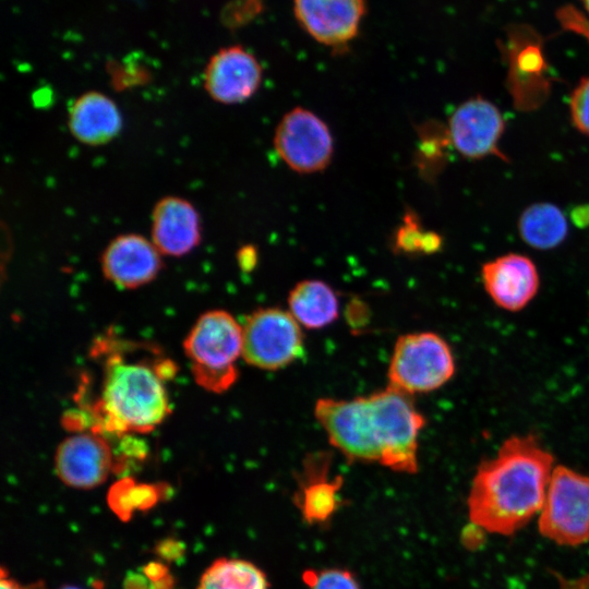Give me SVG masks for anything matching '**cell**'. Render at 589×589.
<instances>
[{
    "mask_svg": "<svg viewBox=\"0 0 589 589\" xmlns=\"http://www.w3.org/2000/svg\"><path fill=\"white\" fill-rule=\"evenodd\" d=\"M314 418L329 444L350 462H377L416 473L423 414L410 395L392 386L351 399L320 398Z\"/></svg>",
    "mask_w": 589,
    "mask_h": 589,
    "instance_id": "obj_1",
    "label": "cell"
},
{
    "mask_svg": "<svg viewBox=\"0 0 589 589\" xmlns=\"http://www.w3.org/2000/svg\"><path fill=\"white\" fill-rule=\"evenodd\" d=\"M553 456L536 436L513 435L477 468L467 498L471 524L510 536L541 512Z\"/></svg>",
    "mask_w": 589,
    "mask_h": 589,
    "instance_id": "obj_2",
    "label": "cell"
},
{
    "mask_svg": "<svg viewBox=\"0 0 589 589\" xmlns=\"http://www.w3.org/2000/svg\"><path fill=\"white\" fill-rule=\"evenodd\" d=\"M175 373L171 362L151 365L111 354L105 363L101 394L96 402L101 426L108 432H148L169 413L164 381Z\"/></svg>",
    "mask_w": 589,
    "mask_h": 589,
    "instance_id": "obj_3",
    "label": "cell"
},
{
    "mask_svg": "<svg viewBox=\"0 0 589 589\" xmlns=\"http://www.w3.org/2000/svg\"><path fill=\"white\" fill-rule=\"evenodd\" d=\"M183 348L196 383L209 392H225L238 377L242 325L226 311L205 312L188 334Z\"/></svg>",
    "mask_w": 589,
    "mask_h": 589,
    "instance_id": "obj_4",
    "label": "cell"
},
{
    "mask_svg": "<svg viewBox=\"0 0 589 589\" xmlns=\"http://www.w3.org/2000/svg\"><path fill=\"white\" fill-rule=\"evenodd\" d=\"M449 345L432 332L398 337L387 370L388 386L410 396L430 393L445 385L455 373Z\"/></svg>",
    "mask_w": 589,
    "mask_h": 589,
    "instance_id": "obj_5",
    "label": "cell"
},
{
    "mask_svg": "<svg viewBox=\"0 0 589 589\" xmlns=\"http://www.w3.org/2000/svg\"><path fill=\"white\" fill-rule=\"evenodd\" d=\"M538 528L560 545L578 546L589 541V476L565 466L553 469Z\"/></svg>",
    "mask_w": 589,
    "mask_h": 589,
    "instance_id": "obj_6",
    "label": "cell"
},
{
    "mask_svg": "<svg viewBox=\"0 0 589 589\" xmlns=\"http://www.w3.org/2000/svg\"><path fill=\"white\" fill-rule=\"evenodd\" d=\"M303 352L301 325L291 313L279 308H261L242 325V358L265 371L284 369Z\"/></svg>",
    "mask_w": 589,
    "mask_h": 589,
    "instance_id": "obj_7",
    "label": "cell"
},
{
    "mask_svg": "<svg viewBox=\"0 0 589 589\" xmlns=\"http://www.w3.org/2000/svg\"><path fill=\"white\" fill-rule=\"evenodd\" d=\"M273 145L283 163L299 175L324 171L334 156V137L327 123L312 110L297 106L276 125Z\"/></svg>",
    "mask_w": 589,
    "mask_h": 589,
    "instance_id": "obj_8",
    "label": "cell"
},
{
    "mask_svg": "<svg viewBox=\"0 0 589 589\" xmlns=\"http://www.w3.org/2000/svg\"><path fill=\"white\" fill-rule=\"evenodd\" d=\"M263 81L257 58L239 45L217 50L203 71V87L208 97L221 105H238L252 98Z\"/></svg>",
    "mask_w": 589,
    "mask_h": 589,
    "instance_id": "obj_9",
    "label": "cell"
},
{
    "mask_svg": "<svg viewBox=\"0 0 589 589\" xmlns=\"http://www.w3.org/2000/svg\"><path fill=\"white\" fill-rule=\"evenodd\" d=\"M505 122L500 109L480 96L461 103L448 119V137L454 148L468 159L497 156Z\"/></svg>",
    "mask_w": 589,
    "mask_h": 589,
    "instance_id": "obj_10",
    "label": "cell"
},
{
    "mask_svg": "<svg viewBox=\"0 0 589 589\" xmlns=\"http://www.w3.org/2000/svg\"><path fill=\"white\" fill-rule=\"evenodd\" d=\"M366 0H293L299 25L315 41L341 51L358 36Z\"/></svg>",
    "mask_w": 589,
    "mask_h": 589,
    "instance_id": "obj_11",
    "label": "cell"
},
{
    "mask_svg": "<svg viewBox=\"0 0 589 589\" xmlns=\"http://www.w3.org/2000/svg\"><path fill=\"white\" fill-rule=\"evenodd\" d=\"M163 254L151 238L136 232L113 237L100 254L104 277L122 289L152 283L163 268Z\"/></svg>",
    "mask_w": 589,
    "mask_h": 589,
    "instance_id": "obj_12",
    "label": "cell"
},
{
    "mask_svg": "<svg viewBox=\"0 0 589 589\" xmlns=\"http://www.w3.org/2000/svg\"><path fill=\"white\" fill-rule=\"evenodd\" d=\"M55 469L64 484L92 489L100 485L113 470V453L99 433L75 434L58 446Z\"/></svg>",
    "mask_w": 589,
    "mask_h": 589,
    "instance_id": "obj_13",
    "label": "cell"
},
{
    "mask_svg": "<svg viewBox=\"0 0 589 589\" xmlns=\"http://www.w3.org/2000/svg\"><path fill=\"white\" fill-rule=\"evenodd\" d=\"M202 219L195 205L179 195H165L151 213V240L164 256L181 257L202 242Z\"/></svg>",
    "mask_w": 589,
    "mask_h": 589,
    "instance_id": "obj_14",
    "label": "cell"
},
{
    "mask_svg": "<svg viewBox=\"0 0 589 589\" xmlns=\"http://www.w3.org/2000/svg\"><path fill=\"white\" fill-rule=\"evenodd\" d=\"M481 278L492 301L512 312L524 309L534 298L540 285L534 263L518 253H508L484 263Z\"/></svg>",
    "mask_w": 589,
    "mask_h": 589,
    "instance_id": "obj_15",
    "label": "cell"
},
{
    "mask_svg": "<svg viewBox=\"0 0 589 589\" xmlns=\"http://www.w3.org/2000/svg\"><path fill=\"white\" fill-rule=\"evenodd\" d=\"M67 125L79 143L97 147L113 141L123 128V117L117 103L100 91H87L70 105Z\"/></svg>",
    "mask_w": 589,
    "mask_h": 589,
    "instance_id": "obj_16",
    "label": "cell"
},
{
    "mask_svg": "<svg viewBox=\"0 0 589 589\" xmlns=\"http://www.w3.org/2000/svg\"><path fill=\"white\" fill-rule=\"evenodd\" d=\"M330 457L327 453H314L306 457L294 503L308 524H322L340 507V476L328 479Z\"/></svg>",
    "mask_w": 589,
    "mask_h": 589,
    "instance_id": "obj_17",
    "label": "cell"
},
{
    "mask_svg": "<svg viewBox=\"0 0 589 589\" xmlns=\"http://www.w3.org/2000/svg\"><path fill=\"white\" fill-rule=\"evenodd\" d=\"M288 311L306 329H320L339 316V300L335 290L320 279L297 283L288 293Z\"/></svg>",
    "mask_w": 589,
    "mask_h": 589,
    "instance_id": "obj_18",
    "label": "cell"
},
{
    "mask_svg": "<svg viewBox=\"0 0 589 589\" xmlns=\"http://www.w3.org/2000/svg\"><path fill=\"white\" fill-rule=\"evenodd\" d=\"M517 227L522 241L537 250L556 248L568 233L566 217L551 203H536L525 208Z\"/></svg>",
    "mask_w": 589,
    "mask_h": 589,
    "instance_id": "obj_19",
    "label": "cell"
},
{
    "mask_svg": "<svg viewBox=\"0 0 589 589\" xmlns=\"http://www.w3.org/2000/svg\"><path fill=\"white\" fill-rule=\"evenodd\" d=\"M197 589H269L265 573L241 558L214 561L201 576Z\"/></svg>",
    "mask_w": 589,
    "mask_h": 589,
    "instance_id": "obj_20",
    "label": "cell"
},
{
    "mask_svg": "<svg viewBox=\"0 0 589 589\" xmlns=\"http://www.w3.org/2000/svg\"><path fill=\"white\" fill-rule=\"evenodd\" d=\"M302 579L310 589H361L353 574L344 568L308 569Z\"/></svg>",
    "mask_w": 589,
    "mask_h": 589,
    "instance_id": "obj_21",
    "label": "cell"
},
{
    "mask_svg": "<svg viewBox=\"0 0 589 589\" xmlns=\"http://www.w3.org/2000/svg\"><path fill=\"white\" fill-rule=\"evenodd\" d=\"M569 115L574 127L589 136V77L582 79L572 92Z\"/></svg>",
    "mask_w": 589,
    "mask_h": 589,
    "instance_id": "obj_22",
    "label": "cell"
},
{
    "mask_svg": "<svg viewBox=\"0 0 589 589\" xmlns=\"http://www.w3.org/2000/svg\"><path fill=\"white\" fill-rule=\"evenodd\" d=\"M423 231L413 214L405 217V225L395 235L394 249L407 254L421 253Z\"/></svg>",
    "mask_w": 589,
    "mask_h": 589,
    "instance_id": "obj_23",
    "label": "cell"
},
{
    "mask_svg": "<svg viewBox=\"0 0 589 589\" xmlns=\"http://www.w3.org/2000/svg\"><path fill=\"white\" fill-rule=\"evenodd\" d=\"M257 260V250L252 244H245L237 252V261L243 272L252 271L255 267Z\"/></svg>",
    "mask_w": 589,
    "mask_h": 589,
    "instance_id": "obj_24",
    "label": "cell"
},
{
    "mask_svg": "<svg viewBox=\"0 0 589 589\" xmlns=\"http://www.w3.org/2000/svg\"><path fill=\"white\" fill-rule=\"evenodd\" d=\"M442 242V238L438 233L434 231L424 232L421 241V253H435L438 249H441Z\"/></svg>",
    "mask_w": 589,
    "mask_h": 589,
    "instance_id": "obj_25",
    "label": "cell"
},
{
    "mask_svg": "<svg viewBox=\"0 0 589 589\" xmlns=\"http://www.w3.org/2000/svg\"><path fill=\"white\" fill-rule=\"evenodd\" d=\"M484 531L482 528L472 524V527L466 529L462 533V542L466 546L473 549L481 543L482 537L480 532Z\"/></svg>",
    "mask_w": 589,
    "mask_h": 589,
    "instance_id": "obj_26",
    "label": "cell"
},
{
    "mask_svg": "<svg viewBox=\"0 0 589 589\" xmlns=\"http://www.w3.org/2000/svg\"><path fill=\"white\" fill-rule=\"evenodd\" d=\"M573 221L580 226L586 227L589 225V205L575 207L572 213Z\"/></svg>",
    "mask_w": 589,
    "mask_h": 589,
    "instance_id": "obj_27",
    "label": "cell"
},
{
    "mask_svg": "<svg viewBox=\"0 0 589 589\" xmlns=\"http://www.w3.org/2000/svg\"><path fill=\"white\" fill-rule=\"evenodd\" d=\"M0 589H23V588L14 579L5 578L2 573V576L0 579Z\"/></svg>",
    "mask_w": 589,
    "mask_h": 589,
    "instance_id": "obj_28",
    "label": "cell"
},
{
    "mask_svg": "<svg viewBox=\"0 0 589 589\" xmlns=\"http://www.w3.org/2000/svg\"><path fill=\"white\" fill-rule=\"evenodd\" d=\"M585 7L587 11L589 12V0H584Z\"/></svg>",
    "mask_w": 589,
    "mask_h": 589,
    "instance_id": "obj_29",
    "label": "cell"
},
{
    "mask_svg": "<svg viewBox=\"0 0 589 589\" xmlns=\"http://www.w3.org/2000/svg\"><path fill=\"white\" fill-rule=\"evenodd\" d=\"M61 589H80V588L73 587V586H67V587H63V588H61Z\"/></svg>",
    "mask_w": 589,
    "mask_h": 589,
    "instance_id": "obj_30",
    "label": "cell"
}]
</instances>
